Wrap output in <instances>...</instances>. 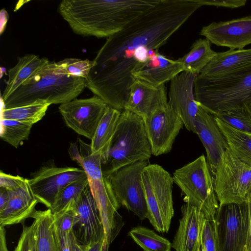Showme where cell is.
<instances>
[{"label": "cell", "instance_id": "6da1fadb", "mask_svg": "<svg viewBox=\"0 0 251 251\" xmlns=\"http://www.w3.org/2000/svg\"><path fill=\"white\" fill-rule=\"evenodd\" d=\"M201 0H160L154 7L107 38L98 51L86 80V87L108 105L122 112L136 80V49L165 45L199 8Z\"/></svg>", "mask_w": 251, "mask_h": 251}, {"label": "cell", "instance_id": "7a4b0ae2", "mask_svg": "<svg viewBox=\"0 0 251 251\" xmlns=\"http://www.w3.org/2000/svg\"><path fill=\"white\" fill-rule=\"evenodd\" d=\"M160 0H63L58 12L74 33L108 38Z\"/></svg>", "mask_w": 251, "mask_h": 251}, {"label": "cell", "instance_id": "3957f363", "mask_svg": "<svg viewBox=\"0 0 251 251\" xmlns=\"http://www.w3.org/2000/svg\"><path fill=\"white\" fill-rule=\"evenodd\" d=\"M86 79L68 74L58 62L50 61L4 100L3 108L35 103L62 104L76 99Z\"/></svg>", "mask_w": 251, "mask_h": 251}, {"label": "cell", "instance_id": "277c9868", "mask_svg": "<svg viewBox=\"0 0 251 251\" xmlns=\"http://www.w3.org/2000/svg\"><path fill=\"white\" fill-rule=\"evenodd\" d=\"M152 155L143 119L124 110L121 112L107 153L101 160L103 176L108 177L124 166L148 161Z\"/></svg>", "mask_w": 251, "mask_h": 251}, {"label": "cell", "instance_id": "5b68a950", "mask_svg": "<svg viewBox=\"0 0 251 251\" xmlns=\"http://www.w3.org/2000/svg\"><path fill=\"white\" fill-rule=\"evenodd\" d=\"M198 103L213 115L251 103V69L218 77L198 75L194 82Z\"/></svg>", "mask_w": 251, "mask_h": 251}, {"label": "cell", "instance_id": "8992f818", "mask_svg": "<svg viewBox=\"0 0 251 251\" xmlns=\"http://www.w3.org/2000/svg\"><path fill=\"white\" fill-rule=\"evenodd\" d=\"M173 178L183 193L184 202L199 209L206 219L213 221L219 204L204 155L176 170Z\"/></svg>", "mask_w": 251, "mask_h": 251}, {"label": "cell", "instance_id": "52a82bcc", "mask_svg": "<svg viewBox=\"0 0 251 251\" xmlns=\"http://www.w3.org/2000/svg\"><path fill=\"white\" fill-rule=\"evenodd\" d=\"M141 179L147 218L156 231L168 232L174 215L173 176L160 165L149 164L142 171Z\"/></svg>", "mask_w": 251, "mask_h": 251}, {"label": "cell", "instance_id": "ba28073f", "mask_svg": "<svg viewBox=\"0 0 251 251\" xmlns=\"http://www.w3.org/2000/svg\"><path fill=\"white\" fill-rule=\"evenodd\" d=\"M212 177L219 205L246 201L251 186V169L229 148L223 154Z\"/></svg>", "mask_w": 251, "mask_h": 251}, {"label": "cell", "instance_id": "9c48e42d", "mask_svg": "<svg viewBox=\"0 0 251 251\" xmlns=\"http://www.w3.org/2000/svg\"><path fill=\"white\" fill-rule=\"evenodd\" d=\"M213 223L216 251H245L249 224L246 201L219 205Z\"/></svg>", "mask_w": 251, "mask_h": 251}, {"label": "cell", "instance_id": "30bf717a", "mask_svg": "<svg viewBox=\"0 0 251 251\" xmlns=\"http://www.w3.org/2000/svg\"><path fill=\"white\" fill-rule=\"evenodd\" d=\"M148 164V161H138L119 169L107 177L120 205L141 220L147 218L148 213L141 174Z\"/></svg>", "mask_w": 251, "mask_h": 251}, {"label": "cell", "instance_id": "8fae6325", "mask_svg": "<svg viewBox=\"0 0 251 251\" xmlns=\"http://www.w3.org/2000/svg\"><path fill=\"white\" fill-rule=\"evenodd\" d=\"M87 176L83 169L72 167L44 165L26 178L35 199L48 209L52 207L58 193L67 185Z\"/></svg>", "mask_w": 251, "mask_h": 251}, {"label": "cell", "instance_id": "7c38bea8", "mask_svg": "<svg viewBox=\"0 0 251 251\" xmlns=\"http://www.w3.org/2000/svg\"><path fill=\"white\" fill-rule=\"evenodd\" d=\"M107 106L103 100L95 95L75 99L60 104L58 109L69 127L91 140Z\"/></svg>", "mask_w": 251, "mask_h": 251}, {"label": "cell", "instance_id": "4fadbf2b", "mask_svg": "<svg viewBox=\"0 0 251 251\" xmlns=\"http://www.w3.org/2000/svg\"><path fill=\"white\" fill-rule=\"evenodd\" d=\"M143 119L152 154L157 156L170 152L184 125L179 115L168 104Z\"/></svg>", "mask_w": 251, "mask_h": 251}, {"label": "cell", "instance_id": "5bb4252c", "mask_svg": "<svg viewBox=\"0 0 251 251\" xmlns=\"http://www.w3.org/2000/svg\"><path fill=\"white\" fill-rule=\"evenodd\" d=\"M88 181L104 227L105 238L103 251H109L110 245L124 225L122 217L118 213L121 205L107 177L103 176L100 180L88 179Z\"/></svg>", "mask_w": 251, "mask_h": 251}, {"label": "cell", "instance_id": "9a60e30c", "mask_svg": "<svg viewBox=\"0 0 251 251\" xmlns=\"http://www.w3.org/2000/svg\"><path fill=\"white\" fill-rule=\"evenodd\" d=\"M72 209L78 218V222L73 230L79 244L88 245L104 240L102 220L89 184L83 189Z\"/></svg>", "mask_w": 251, "mask_h": 251}, {"label": "cell", "instance_id": "2e32d148", "mask_svg": "<svg viewBox=\"0 0 251 251\" xmlns=\"http://www.w3.org/2000/svg\"><path fill=\"white\" fill-rule=\"evenodd\" d=\"M200 34L217 46L243 49L251 44V16L212 22L203 26Z\"/></svg>", "mask_w": 251, "mask_h": 251}, {"label": "cell", "instance_id": "e0dca14e", "mask_svg": "<svg viewBox=\"0 0 251 251\" xmlns=\"http://www.w3.org/2000/svg\"><path fill=\"white\" fill-rule=\"evenodd\" d=\"M197 75L183 71L170 81L168 104L179 115L186 129L196 133L195 118L199 105L195 99L194 82Z\"/></svg>", "mask_w": 251, "mask_h": 251}, {"label": "cell", "instance_id": "ac0fdd59", "mask_svg": "<svg viewBox=\"0 0 251 251\" xmlns=\"http://www.w3.org/2000/svg\"><path fill=\"white\" fill-rule=\"evenodd\" d=\"M195 125L196 133L205 149L207 162L212 174L223 154L229 149L227 142L214 116L200 105Z\"/></svg>", "mask_w": 251, "mask_h": 251}, {"label": "cell", "instance_id": "d6986e66", "mask_svg": "<svg viewBox=\"0 0 251 251\" xmlns=\"http://www.w3.org/2000/svg\"><path fill=\"white\" fill-rule=\"evenodd\" d=\"M172 247L176 251H201V235L206 218L197 207L185 202Z\"/></svg>", "mask_w": 251, "mask_h": 251}, {"label": "cell", "instance_id": "ffe728a7", "mask_svg": "<svg viewBox=\"0 0 251 251\" xmlns=\"http://www.w3.org/2000/svg\"><path fill=\"white\" fill-rule=\"evenodd\" d=\"M168 106L165 84L155 86L136 79L131 86L128 100L124 110H129L142 118L158 109Z\"/></svg>", "mask_w": 251, "mask_h": 251}, {"label": "cell", "instance_id": "44dd1931", "mask_svg": "<svg viewBox=\"0 0 251 251\" xmlns=\"http://www.w3.org/2000/svg\"><path fill=\"white\" fill-rule=\"evenodd\" d=\"M183 71L185 69L180 62L157 52L146 63L137 67L132 75L136 79L158 86L171 81Z\"/></svg>", "mask_w": 251, "mask_h": 251}, {"label": "cell", "instance_id": "7402d4cb", "mask_svg": "<svg viewBox=\"0 0 251 251\" xmlns=\"http://www.w3.org/2000/svg\"><path fill=\"white\" fill-rule=\"evenodd\" d=\"M251 69V49L231 50L217 52L199 74L218 77Z\"/></svg>", "mask_w": 251, "mask_h": 251}, {"label": "cell", "instance_id": "603a6c76", "mask_svg": "<svg viewBox=\"0 0 251 251\" xmlns=\"http://www.w3.org/2000/svg\"><path fill=\"white\" fill-rule=\"evenodd\" d=\"M8 192V203L5 208L0 212V226H3L22 223L31 217L38 202L27 183L15 190Z\"/></svg>", "mask_w": 251, "mask_h": 251}, {"label": "cell", "instance_id": "cb8c5ba5", "mask_svg": "<svg viewBox=\"0 0 251 251\" xmlns=\"http://www.w3.org/2000/svg\"><path fill=\"white\" fill-rule=\"evenodd\" d=\"M49 62L48 58H40L35 54H26L19 57L16 64L8 71V78L1 95V100L7 98L33 74Z\"/></svg>", "mask_w": 251, "mask_h": 251}, {"label": "cell", "instance_id": "d4e9b609", "mask_svg": "<svg viewBox=\"0 0 251 251\" xmlns=\"http://www.w3.org/2000/svg\"><path fill=\"white\" fill-rule=\"evenodd\" d=\"M30 217L36 224L37 251H62L50 209L35 210Z\"/></svg>", "mask_w": 251, "mask_h": 251}, {"label": "cell", "instance_id": "484cf974", "mask_svg": "<svg viewBox=\"0 0 251 251\" xmlns=\"http://www.w3.org/2000/svg\"><path fill=\"white\" fill-rule=\"evenodd\" d=\"M121 112L108 105L91 140L92 151L100 153L101 160L107 153Z\"/></svg>", "mask_w": 251, "mask_h": 251}, {"label": "cell", "instance_id": "4316f807", "mask_svg": "<svg viewBox=\"0 0 251 251\" xmlns=\"http://www.w3.org/2000/svg\"><path fill=\"white\" fill-rule=\"evenodd\" d=\"M211 44L206 38L196 40L189 51L177 59L182 64L185 71L195 75L201 73L217 53L211 49Z\"/></svg>", "mask_w": 251, "mask_h": 251}, {"label": "cell", "instance_id": "83f0119b", "mask_svg": "<svg viewBox=\"0 0 251 251\" xmlns=\"http://www.w3.org/2000/svg\"><path fill=\"white\" fill-rule=\"evenodd\" d=\"M231 152L251 169V136L215 118Z\"/></svg>", "mask_w": 251, "mask_h": 251}, {"label": "cell", "instance_id": "f1b7e54d", "mask_svg": "<svg viewBox=\"0 0 251 251\" xmlns=\"http://www.w3.org/2000/svg\"><path fill=\"white\" fill-rule=\"evenodd\" d=\"M128 235L144 251H171L172 248V243L168 239L144 226L132 228Z\"/></svg>", "mask_w": 251, "mask_h": 251}, {"label": "cell", "instance_id": "f546056e", "mask_svg": "<svg viewBox=\"0 0 251 251\" xmlns=\"http://www.w3.org/2000/svg\"><path fill=\"white\" fill-rule=\"evenodd\" d=\"M0 137L2 140L15 148L27 140L32 124L17 120L0 119Z\"/></svg>", "mask_w": 251, "mask_h": 251}, {"label": "cell", "instance_id": "4dcf8cb0", "mask_svg": "<svg viewBox=\"0 0 251 251\" xmlns=\"http://www.w3.org/2000/svg\"><path fill=\"white\" fill-rule=\"evenodd\" d=\"M48 103H35L1 110L0 119L25 122L33 125L45 115Z\"/></svg>", "mask_w": 251, "mask_h": 251}, {"label": "cell", "instance_id": "1f68e13d", "mask_svg": "<svg viewBox=\"0 0 251 251\" xmlns=\"http://www.w3.org/2000/svg\"><path fill=\"white\" fill-rule=\"evenodd\" d=\"M89 184L88 177L73 182L65 187L57 196L50 208L53 215L72 209L82 191Z\"/></svg>", "mask_w": 251, "mask_h": 251}, {"label": "cell", "instance_id": "d6a6232c", "mask_svg": "<svg viewBox=\"0 0 251 251\" xmlns=\"http://www.w3.org/2000/svg\"><path fill=\"white\" fill-rule=\"evenodd\" d=\"M79 151L82 158L81 166L88 179L100 180L103 177L101 168V154L93 152L90 144L78 139Z\"/></svg>", "mask_w": 251, "mask_h": 251}, {"label": "cell", "instance_id": "836d02e7", "mask_svg": "<svg viewBox=\"0 0 251 251\" xmlns=\"http://www.w3.org/2000/svg\"><path fill=\"white\" fill-rule=\"evenodd\" d=\"M213 116L233 128L251 135V117L245 105Z\"/></svg>", "mask_w": 251, "mask_h": 251}, {"label": "cell", "instance_id": "e575fe53", "mask_svg": "<svg viewBox=\"0 0 251 251\" xmlns=\"http://www.w3.org/2000/svg\"><path fill=\"white\" fill-rule=\"evenodd\" d=\"M69 75L87 79L93 65L88 59L68 58L58 62Z\"/></svg>", "mask_w": 251, "mask_h": 251}, {"label": "cell", "instance_id": "d590c367", "mask_svg": "<svg viewBox=\"0 0 251 251\" xmlns=\"http://www.w3.org/2000/svg\"><path fill=\"white\" fill-rule=\"evenodd\" d=\"M14 251H37V232L34 221L29 226H23L22 234Z\"/></svg>", "mask_w": 251, "mask_h": 251}, {"label": "cell", "instance_id": "8d00e7d4", "mask_svg": "<svg viewBox=\"0 0 251 251\" xmlns=\"http://www.w3.org/2000/svg\"><path fill=\"white\" fill-rule=\"evenodd\" d=\"M53 215L55 227L59 233H70L78 222L77 214L73 209Z\"/></svg>", "mask_w": 251, "mask_h": 251}, {"label": "cell", "instance_id": "74e56055", "mask_svg": "<svg viewBox=\"0 0 251 251\" xmlns=\"http://www.w3.org/2000/svg\"><path fill=\"white\" fill-rule=\"evenodd\" d=\"M201 246H203L207 251H216L213 221L205 220L201 235Z\"/></svg>", "mask_w": 251, "mask_h": 251}, {"label": "cell", "instance_id": "f35d334b", "mask_svg": "<svg viewBox=\"0 0 251 251\" xmlns=\"http://www.w3.org/2000/svg\"><path fill=\"white\" fill-rule=\"evenodd\" d=\"M26 183V178L19 176H12L0 171V187H2L9 191L15 190Z\"/></svg>", "mask_w": 251, "mask_h": 251}, {"label": "cell", "instance_id": "ab89813d", "mask_svg": "<svg viewBox=\"0 0 251 251\" xmlns=\"http://www.w3.org/2000/svg\"><path fill=\"white\" fill-rule=\"evenodd\" d=\"M203 5L215 6L229 8H238L244 6L246 0H201Z\"/></svg>", "mask_w": 251, "mask_h": 251}, {"label": "cell", "instance_id": "60d3db41", "mask_svg": "<svg viewBox=\"0 0 251 251\" xmlns=\"http://www.w3.org/2000/svg\"><path fill=\"white\" fill-rule=\"evenodd\" d=\"M246 202L249 211V230L245 251H251V186L248 192Z\"/></svg>", "mask_w": 251, "mask_h": 251}, {"label": "cell", "instance_id": "b9f144b4", "mask_svg": "<svg viewBox=\"0 0 251 251\" xmlns=\"http://www.w3.org/2000/svg\"><path fill=\"white\" fill-rule=\"evenodd\" d=\"M59 238L62 251H72L70 232V233H59L56 231Z\"/></svg>", "mask_w": 251, "mask_h": 251}, {"label": "cell", "instance_id": "7bdbcfd3", "mask_svg": "<svg viewBox=\"0 0 251 251\" xmlns=\"http://www.w3.org/2000/svg\"><path fill=\"white\" fill-rule=\"evenodd\" d=\"M69 153L71 158L73 160L76 161L77 163L81 165L82 158L76 143L70 144V146L69 149Z\"/></svg>", "mask_w": 251, "mask_h": 251}, {"label": "cell", "instance_id": "ee69618b", "mask_svg": "<svg viewBox=\"0 0 251 251\" xmlns=\"http://www.w3.org/2000/svg\"><path fill=\"white\" fill-rule=\"evenodd\" d=\"M0 212L3 211L6 207L9 199V192L6 189L0 187Z\"/></svg>", "mask_w": 251, "mask_h": 251}, {"label": "cell", "instance_id": "f6af8a7d", "mask_svg": "<svg viewBox=\"0 0 251 251\" xmlns=\"http://www.w3.org/2000/svg\"><path fill=\"white\" fill-rule=\"evenodd\" d=\"M70 238L72 251H85V246L78 242L73 230L70 232Z\"/></svg>", "mask_w": 251, "mask_h": 251}, {"label": "cell", "instance_id": "bcb514c9", "mask_svg": "<svg viewBox=\"0 0 251 251\" xmlns=\"http://www.w3.org/2000/svg\"><path fill=\"white\" fill-rule=\"evenodd\" d=\"M104 240H100L93 244L84 245L85 251H103Z\"/></svg>", "mask_w": 251, "mask_h": 251}, {"label": "cell", "instance_id": "7dc6e473", "mask_svg": "<svg viewBox=\"0 0 251 251\" xmlns=\"http://www.w3.org/2000/svg\"><path fill=\"white\" fill-rule=\"evenodd\" d=\"M4 226H0V251H9L6 245Z\"/></svg>", "mask_w": 251, "mask_h": 251}, {"label": "cell", "instance_id": "c3c4849f", "mask_svg": "<svg viewBox=\"0 0 251 251\" xmlns=\"http://www.w3.org/2000/svg\"><path fill=\"white\" fill-rule=\"evenodd\" d=\"M8 18V15L7 11L4 9H2L0 11V32L2 33L4 28H5V25L7 22Z\"/></svg>", "mask_w": 251, "mask_h": 251}, {"label": "cell", "instance_id": "681fc988", "mask_svg": "<svg viewBox=\"0 0 251 251\" xmlns=\"http://www.w3.org/2000/svg\"><path fill=\"white\" fill-rule=\"evenodd\" d=\"M201 251H207L205 248L203 246H201Z\"/></svg>", "mask_w": 251, "mask_h": 251}, {"label": "cell", "instance_id": "f907efd6", "mask_svg": "<svg viewBox=\"0 0 251 251\" xmlns=\"http://www.w3.org/2000/svg\"></svg>", "mask_w": 251, "mask_h": 251}]
</instances>
